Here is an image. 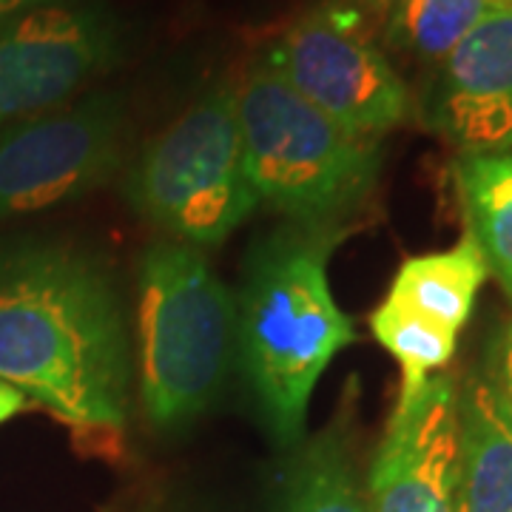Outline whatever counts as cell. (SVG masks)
I'll list each match as a JSON object with an SVG mask.
<instances>
[{
  "label": "cell",
  "instance_id": "e0dca14e",
  "mask_svg": "<svg viewBox=\"0 0 512 512\" xmlns=\"http://www.w3.org/2000/svg\"><path fill=\"white\" fill-rule=\"evenodd\" d=\"M487 376V382L493 387L495 399L501 404L504 416L512 424V319L507 322V328L498 333V339L490 348V359L487 367L481 370Z\"/></svg>",
  "mask_w": 512,
  "mask_h": 512
},
{
  "label": "cell",
  "instance_id": "8fae6325",
  "mask_svg": "<svg viewBox=\"0 0 512 512\" xmlns=\"http://www.w3.org/2000/svg\"><path fill=\"white\" fill-rule=\"evenodd\" d=\"M456 512H512V424L484 373L458 387Z\"/></svg>",
  "mask_w": 512,
  "mask_h": 512
},
{
  "label": "cell",
  "instance_id": "9a60e30c",
  "mask_svg": "<svg viewBox=\"0 0 512 512\" xmlns=\"http://www.w3.org/2000/svg\"><path fill=\"white\" fill-rule=\"evenodd\" d=\"M507 0H393L390 40L410 55L441 63L481 20Z\"/></svg>",
  "mask_w": 512,
  "mask_h": 512
},
{
  "label": "cell",
  "instance_id": "277c9868",
  "mask_svg": "<svg viewBox=\"0 0 512 512\" xmlns=\"http://www.w3.org/2000/svg\"><path fill=\"white\" fill-rule=\"evenodd\" d=\"M134 325L146 419L160 430L200 419L237 353V299L200 248L165 237L148 245Z\"/></svg>",
  "mask_w": 512,
  "mask_h": 512
},
{
  "label": "cell",
  "instance_id": "8992f818",
  "mask_svg": "<svg viewBox=\"0 0 512 512\" xmlns=\"http://www.w3.org/2000/svg\"><path fill=\"white\" fill-rule=\"evenodd\" d=\"M311 106L367 140L399 128L413 100L402 74L342 6H316L265 55Z\"/></svg>",
  "mask_w": 512,
  "mask_h": 512
},
{
  "label": "cell",
  "instance_id": "52a82bcc",
  "mask_svg": "<svg viewBox=\"0 0 512 512\" xmlns=\"http://www.w3.org/2000/svg\"><path fill=\"white\" fill-rule=\"evenodd\" d=\"M126 137V103L94 92L0 131V220L80 200L111 180Z\"/></svg>",
  "mask_w": 512,
  "mask_h": 512
},
{
  "label": "cell",
  "instance_id": "7a4b0ae2",
  "mask_svg": "<svg viewBox=\"0 0 512 512\" xmlns=\"http://www.w3.org/2000/svg\"><path fill=\"white\" fill-rule=\"evenodd\" d=\"M345 228L285 222L254 242L237 299V353L259 413L279 447L305 439L322 373L356 342L330 291L328 262Z\"/></svg>",
  "mask_w": 512,
  "mask_h": 512
},
{
  "label": "cell",
  "instance_id": "9c48e42d",
  "mask_svg": "<svg viewBox=\"0 0 512 512\" xmlns=\"http://www.w3.org/2000/svg\"><path fill=\"white\" fill-rule=\"evenodd\" d=\"M458 382L436 373L399 396L367 476L370 512H456Z\"/></svg>",
  "mask_w": 512,
  "mask_h": 512
},
{
  "label": "cell",
  "instance_id": "ba28073f",
  "mask_svg": "<svg viewBox=\"0 0 512 512\" xmlns=\"http://www.w3.org/2000/svg\"><path fill=\"white\" fill-rule=\"evenodd\" d=\"M120 55L97 6H35L0 18V126L60 109Z\"/></svg>",
  "mask_w": 512,
  "mask_h": 512
},
{
  "label": "cell",
  "instance_id": "ffe728a7",
  "mask_svg": "<svg viewBox=\"0 0 512 512\" xmlns=\"http://www.w3.org/2000/svg\"><path fill=\"white\" fill-rule=\"evenodd\" d=\"M507 3H510V6H512V0H507Z\"/></svg>",
  "mask_w": 512,
  "mask_h": 512
},
{
  "label": "cell",
  "instance_id": "7c38bea8",
  "mask_svg": "<svg viewBox=\"0 0 512 512\" xmlns=\"http://www.w3.org/2000/svg\"><path fill=\"white\" fill-rule=\"evenodd\" d=\"M350 399L345 396L325 430L296 444L282 478L279 512H370L353 456L356 416Z\"/></svg>",
  "mask_w": 512,
  "mask_h": 512
},
{
  "label": "cell",
  "instance_id": "d6986e66",
  "mask_svg": "<svg viewBox=\"0 0 512 512\" xmlns=\"http://www.w3.org/2000/svg\"><path fill=\"white\" fill-rule=\"evenodd\" d=\"M35 6H46V0H0V18L18 15L26 9H35Z\"/></svg>",
  "mask_w": 512,
  "mask_h": 512
},
{
  "label": "cell",
  "instance_id": "ac0fdd59",
  "mask_svg": "<svg viewBox=\"0 0 512 512\" xmlns=\"http://www.w3.org/2000/svg\"><path fill=\"white\" fill-rule=\"evenodd\" d=\"M26 404H29V399L20 393L18 387L0 382V424H3V421L15 419L18 413H23V410H26Z\"/></svg>",
  "mask_w": 512,
  "mask_h": 512
},
{
  "label": "cell",
  "instance_id": "3957f363",
  "mask_svg": "<svg viewBox=\"0 0 512 512\" xmlns=\"http://www.w3.org/2000/svg\"><path fill=\"white\" fill-rule=\"evenodd\" d=\"M237 117L259 205L274 208L285 222L345 228L376 191L379 143L333 123L265 57L237 86Z\"/></svg>",
  "mask_w": 512,
  "mask_h": 512
},
{
  "label": "cell",
  "instance_id": "5bb4252c",
  "mask_svg": "<svg viewBox=\"0 0 512 512\" xmlns=\"http://www.w3.org/2000/svg\"><path fill=\"white\" fill-rule=\"evenodd\" d=\"M461 214L490 276L512 299V151L458 154L453 160Z\"/></svg>",
  "mask_w": 512,
  "mask_h": 512
},
{
  "label": "cell",
  "instance_id": "5b68a950",
  "mask_svg": "<svg viewBox=\"0 0 512 512\" xmlns=\"http://www.w3.org/2000/svg\"><path fill=\"white\" fill-rule=\"evenodd\" d=\"M123 197L165 239L211 248L259 208L245 171L237 86H217L148 143L123 177Z\"/></svg>",
  "mask_w": 512,
  "mask_h": 512
},
{
  "label": "cell",
  "instance_id": "2e32d148",
  "mask_svg": "<svg viewBox=\"0 0 512 512\" xmlns=\"http://www.w3.org/2000/svg\"><path fill=\"white\" fill-rule=\"evenodd\" d=\"M370 330L402 367V390L399 396L416 393L430 376L441 373L456 356L458 333L441 328L416 311L384 296V302L370 313Z\"/></svg>",
  "mask_w": 512,
  "mask_h": 512
},
{
  "label": "cell",
  "instance_id": "6da1fadb",
  "mask_svg": "<svg viewBox=\"0 0 512 512\" xmlns=\"http://www.w3.org/2000/svg\"><path fill=\"white\" fill-rule=\"evenodd\" d=\"M131 330L103 259L52 239H0V382L80 436L131 416Z\"/></svg>",
  "mask_w": 512,
  "mask_h": 512
},
{
  "label": "cell",
  "instance_id": "4fadbf2b",
  "mask_svg": "<svg viewBox=\"0 0 512 512\" xmlns=\"http://www.w3.org/2000/svg\"><path fill=\"white\" fill-rule=\"evenodd\" d=\"M487 276L490 271L478 245L464 234L447 251L404 259L387 296L441 328L461 333Z\"/></svg>",
  "mask_w": 512,
  "mask_h": 512
},
{
  "label": "cell",
  "instance_id": "30bf717a",
  "mask_svg": "<svg viewBox=\"0 0 512 512\" xmlns=\"http://www.w3.org/2000/svg\"><path fill=\"white\" fill-rule=\"evenodd\" d=\"M424 120L458 154L512 151V6L490 12L441 60Z\"/></svg>",
  "mask_w": 512,
  "mask_h": 512
}]
</instances>
